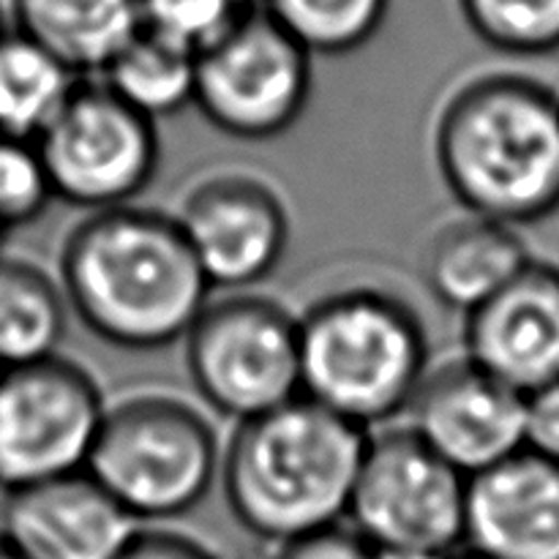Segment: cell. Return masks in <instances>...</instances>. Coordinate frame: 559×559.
<instances>
[{
  "label": "cell",
  "mask_w": 559,
  "mask_h": 559,
  "mask_svg": "<svg viewBox=\"0 0 559 559\" xmlns=\"http://www.w3.org/2000/svg\"><path fill=\"white\" fill-rule=\"evenodd\" d=\"M58 282L69 311L104 344L134 353L183 342L211 284L173 213H87L63 240Z\"/></svg>",
  "instance_id": "6da1fadb"
},
{
  "label": "cell",
  "mask_w": 559,
  "mask_h": 559,
  "mask_svg": "<svg viewBox=\"0 0 559 559\" xmlns=\"http://www.w3.org/2000/svg\"><path fill=\"white\" fill-rule=\"evenodd\" d=\"M435 162L464 213L522 229L559 211V93L511 71L459 85L435 123Z\"/></svg>",
  "instance_id": "7a4b0ae2"
},
{
  "label": "cell",
  "mask_w": 559,
  "mask_h": 559,
  "mask_svg": "<svg viewBox=\"0 0 559 559\" xmlns=\"http://www.w3.org/2000/svg\"><path fill=\"white\" fill-rule=\"evenodd\" d=\"M366 440L306 396L235 424L218 475L235 522L276 549L342 527Z\"/></svg>",
  "instance_id": "3957f363"
},
{
  "label": "cell",
  "mask_w": 559,
  "mask_h": 559,
  "mask_svg": "<svg viewBox=\"0 0 559 559\" xmlns=\"http://www.w3.org/2000/svg\"><path fill=\"white\" fill-rule=\"evenodd\" d=\"M300 393L364 431L407 415L429 374L418 311L380 287H344L298 317Z\"/></svg>",
  "instance_id": "277c9868"
},
{
  "label": "cell",
  "mask_w": 559,
  "mask_h": 559,
  "mask_svg": "<svg viewBox=\"0 0 559 559\" xmlns=\"http://www.w3.org/2000/svg\"><path fill=\"white\" fill-rule=\"evenodd\" d=\"M224 445L186 399L140 391L107 404L85 473L140 527L197 511L222 475Z\"/></svg>",
  "instance_id": "5b68a950"
},
{
  "label": "cell",
  "mask_w": 559,
  "mask_h": 559,
  "mask_svg": "<svg viewBox=\"0 0 559 559\" xmlns=\"http://www.w3.org/2000/svg\"><path fill=\"white\" fill-rule=\"evenodd\" d=\"M197 396L243 424L300 399L298 317L257 293L211 298L183 338Z\"/></svg>",
  "instance_id": "8992f818"
},
{
  "label": "cell",
  "mask_w": 559,
  "mask_h": 559,
  "mask_svg": "<svg viewBox=\"0 0 559 559\" xmlns=\"http://www.w3.org/2000/svg\"><path fill=\"white\" fill-rule=\"evenodd\" d=\"M469 478L409 426L369 431L347 519L374 551L459 555Z\"/></svg>",
  "instance_id": "52a82bcc"
},
{
  "label": "cell",
  "mask_w": 559,
  "mask_h": 559,
  "mask_svg": "<svg viewBox=\"0 0 559 559\" xmlns=\"http://www.w3.org/2000/svg\"><path fill=\"white\" fill-rule=\"evenodd\" d=\"M107 399L76 360L0 369V497L85 473Z\"/></svg>",
  "instance_id": "ba28073f"
},
{
  "label": "cell",
  "mask_w": 559,
  "mask_h": 559,
  "mask_svg": "<svg viewBox=\"0 0 559 559\" xmlns=\"http://www.w3.org/2000/svg\"><path fill=\"white\" fill-rule=\"evenodd\" d=\"M311 98V55L262 9L246 11L197 55L194 107L222 134L267 142L287 134Z\"/></svg>",
  "instance_id": "9c48e42d"
},
{
  "label": "cell",
  "mask_w": 559,
  "mask_h": 559,
  "mask_svg": "<svg viewBox=\"0 0 559 559\" xmlns=\"http://www.w3.org/2000/svg\"><path fill=\"white\" fill-rule=\"evenodd\" d=\"M36 145L55 197L87 213L134 205L162 164L156 123L102 80L80 82Z\"/></svg>",
  "instance_id": "30bf717a"
},
{
  "label": "cell",
  "mask_w": 559,
  "mask_h": 559,
  "mask_svg": "<svg viewBox=\"0 0 559 559\" xmlns=\"http://www.w3.org/2000/svg\"><path fill=\"white\" fill-rule=\"evenodd\" d=\"M211 289L251 293L287 257L293 218L282 191L249 169H216L173 213Z\"/></svg>",
  "instance_id": "8fae6325"
},
{
  "label": "cell",
  "mask_w": 559,
  "mask_h": 559,
  "mask_svg": "<svg viewBox=\"0 0 559 559\" xmlns=\"http://www.w3.org/2000/svg\"><path fill=\"white\" fill-rule=\"evenodd\" d=\"M407 415L409 429L467 478L527 448L522 393L464 355L431 366Z\"/></svg>",
  "instance_id": "7c38bea8"
},
{
  "label": "cell",
  "mask_w": 559,
  "mask_h": 559,
  "mask_svg": "<svg viewBox=\"0 0 559 559\" xmlns=\"http://www.w3.org/2000/svg\"><path fill=\"white\" fill-rule=\"evenodd\" d=\"M464 358L522 396L559 380V267L533 260L464 317Z\"/></svg>",
  "instance_id": "4fadbf2b"
},
{
  "label": "cell",
  "mask_w": 559,
  "mask_h": 559,
  "mask_svg": "<svg viewBox=\"0 0 559 559\" xmlns=\"http://www.w3.org/2000/svg\"><path fill=\"white\" fill-rule=\"evenodd\" d=\"M136 530L87 473L0 497V538L25 559H118Z\"/></svg>",
  "instance_id": "5bb4252c"
},
{
  "label": "cell",
  "mask_w": 559,
  "mask_h": 559,
  "mask_svg": "<svg viewBox=\"0 0 559 559\" xmlns=\"http://www.w3.org/2000/svg\"><path fill=\"white\" fill-rule=\"evenodd\" d=\"M464 546L480 559H559V464L524 448L469 478Z\"/></svg>",
  "instance_id": "9a60e30c"
},
{
  "label": "cell",
  "mask_w": 559,
  "mask_h": 559,
  "mask_svg": "<svg viewBox=\"0 0 559 559\" xmlns=\"http://www.w3.org/2000/svg\"><path fill=\"white\" fill-rule=\"evenodd\" d=\"M533 260L522 229L462 213L431 233L420 254V276L431 298L467 317L527 271Z\"/></svg>",
  "instance_id": "2e32d148"
},
{
  "label": "cell",
  "mask_w": 559,
  "mask_h": 559,
  "mask_svg": "<svg viewBox=\"0 0 559 559\" xmlns=\"http://www.w3.org/2000/svg\"><path fill=\"white\" fill-rule=\"evenodd\" d=\"M11 31L76 76L102 74L140 31V0H9Z\"/></svg>",
  "instance_id": "e0dca14e"
},
{
  "label": "cell",
  "mask_w": 559,
  "mask_h": 559,
  "mask_svg": "<svg viewBox=\"0 0 559 559\" xmlns=\"http://www.w3.org/2000/svg\"><path fill=\"white\" fill-rule=\"evenodd\" d=\"M69 314L52 273L25 257L0 254V369L58 358Z\"/></svg>",
  "instance_id": "ac0fdd59"
},
{
  "label": "cell",
  "mask_w": 559,
  "mask_h": 559,
  "mask_svg": "<svg viewBox=\"0 0 559 559\" xmlns=\"http://www.w3.org/2000/svg\"><path fill=\"white\" fill-rule=\"evenodd\" d=\"M98 80L134 112L158 123L194 104L197 55L140 25Z\"/></svg>",
  "instance_id": "d6986e66"
},
{
  "label": "cell",
  "mask_w": 559,
  "mask_h": 559,
  "mask_svg": "<svg viewBox=\"0 0 559 559\" xmlns=\"http://www.w3.org/2000/svg\"><path fill=\"white\" fill-rule=\"evenodd\" d=\"M80 82L38 44L11 31L0 41V136L38 142Z\"/></svg>",
  "instance_id": "ffe728a7"
},
{
  "label": "cell",
  "mask_w": 559,
  "mask_h": 559,
  "mask_svg": "<svg viewBox=\"0 0 559 559\" xmlns=\"http://www.w3.org/2000/svg\"><path fill=\"white\" fill-rule=\"evenodd\" d=\"M391 0H265L262 11L306 52L349 55L377 36Z\"/></svg>",
  "instance_id": "44dd1931"
},
{
  "label": "cell",
  "mask_w": 559,
  "mask_h": 559,
  "mask_svg": "<svg viewBox=\"0 0 559 559\" xmlns=\"http://www.w3.org/2000/svg\"><path fill=\"white\" fill-rule=\"evenodd\" d=\"M459 11L497 52L540 58L559 49V0H459Z\"/></svg>",
  "instance_id": "7402d4cb"
},
{
  "label": "cell",
  "mask_w": 559,
  "mask_h": 559,
  "mask_svg": "<svg viewBox=\"0 0 559 559\" xmlns=\"http://www.w3.org/2000/svg\"><path fill=\"white\" fill-rule=\"evenodd\" d=\"M55 200L36 142L0 136V238L36 224Z\"/></svg>",
  "instance_id": "603a6c76"
},
{
  "label": "cell",
  "mask_w": 559,
  "mask_h": 559,
  "mask_svg": "<svg viewBox=\"0 0 559 559\" xmlns=\"http://www.w3.org/2000/svg\"><path fill=\"white\" fill-rule=\"evenodd\" d=\"M243 14L235 0H140L142 27L191 55L205 52Z\"/></svg>",
  "instance_id": "cb8c5ba5"
},
{
  "label": "cell",
  "mask_w": 559,
  "mask_h": 559,
  "mask_svg": "<svg viewBox=\"0 0 559 559\" xmlns=\"http://www.w3.org/2000/svg\"><path fill=\"white\" fill-rule=\"evenodd\" d=\"M527 451L559 464V380L524 396Z\"/></svg>",
  "instance_id": "d4e9b609"
},
{
  "label": "cell",
  "mask_w": 559,
  "mask_h": 559,
  "mask_svg": "<svg viewBox=\"0 0 559 559\" xmlns=\"http://www.w3.org/2000/svg\"><path fill=\"white\" fill-rule=\"evenodd\" d=\"M118 559H222L202 540L164 527H140Z\"/></svg>",
  "instance_id": "484cf974"
},
{
  "label": "cell",
  "mask_w": 559,
  "mask_h": 559,
  "mask_svg": "<svg viewBox=\"0 0 559 559\" xmlns=\"http://www.w3.org/2000/svg\"><path fill=\"white\" fill-rule=\"evenodd\" d=\"M273 559H377V551L353 530H328L298 544L278 546Z\"/></svg>",
  "instance_id": "4316f807"
},
{
  "label": "cell",
  "mask_w": 559,
  "mask_h": 559,
  "mask_svg": "<svg viewBox=\"0 0 559 559\" xmlns=\"http://www.w3.org/2000/svg\"><path fill=\"white\" fill-rule=\"evenodd\" d=\"M377 559H456V555H424V551H377Z\"/></svg>",
  "instance_id": "83f0119b"
},
{
  "label": "cell",
  "mask_w": 559,
  "mask_h": 559,
  "mask_svg": "<svg viewBox=\"0 0 559 559\" xmlns=\"http://www.w3.org/2000/svg\"><path fill=\"white\" fill-rule=\"evenodd\" d=\"M11 33V16H9V3L0 0V41Z\"/></svg>",
  "instance_id": "f1b7e54d"
},
{
  "label": "cell",
  "mask_w": 559,
  "mask_h": 559,
  "mask_svg": "<svg viewBox=\"0 0 559 559\" xmlns=\"http://www.w3.org/2000/svg\"><path fill=\"white\" fill-rule=\"evenodd\" d=\"M0 559H25V557H20V555H16V551L11 549V546L5 544L3 538H0Z\"/></svg>",
  "instance_id": "f546056e"
},
{
  "label": "cell",
  "mask_w": 559,
  "mask_h": 559,
  "mask_svg": "<svg viewBox=\"0 0 559 559\" xmlns=\"http://www.w3.org/2000/svg\"><path fill=\"white\" fill-rule=\"evenodd\" d=\"M235 3L246 11H254V9H262V5H265V0H235Z\"/></svg>",
  "instance_id": "4dcf8cb0"
},
{
  "label": "cell",
  "mask_w": 559,
  "mask_h": 559,
  "mask_svg": "<svg viewBox=\"0 0 559 559\" xmlns=\"http://www.w3.org/2000/svg\"><path fill=\"white\" fill-rule=\"evenodd\" d=\"M456 559H480V557H473V555H467V551H464V555H456Z\"/></svg>",
  "instance_id": "1f68e13d"
}]
</instances>
